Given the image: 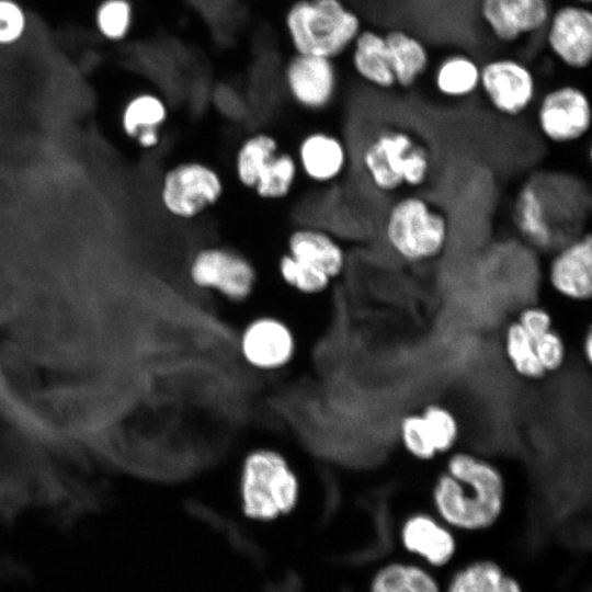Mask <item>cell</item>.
I'll list each match as a JSON object with an SVG mask.
<instances>
[{
    "mask_svg": "<svg viewBox=\"0 0 592 592\" xmlns=\"http://www.w3.org/2000/svg\"><path fill=\"white\" fill-rule=\"evenodd\" d=\"M505 481L489 460L468 452L452 454L446 470L433 485L431 497L440 519L449 527L475 532L487 530L501 516Z\"/></svg>",
    "mask_w": 592,
    "mask_h": 592,
    "instance_id": "1",
    "label": "cell"
},
{
    "mask_svg": "<svg viewBox=\"0 0 592 592\" xmlns=\"http://www.w3.org/2000/svg\"><path fill=\"white\" fill-rule=\"evenodd\" d=\"M358 162L373 191L391 198L421 192L431 183L436 169L431 144L411 128L397 124L372 130L362 144Z\"/></svg>",
    "mask_w": 592,
    "mask_h": 592,
    "instance_id": "2",
    "label": "cell"
},
{
    "mask_svg": "<svg viewBox=\"0 0 592 592\" xmlns=\"http://www.w3.org/2000/svg\"><path fill=\"white\" fill-rule=\"evenodd\" d=\"M380 228L390 254L407 265L439 260L445 253L452 234L447 212L421 192L392 197L384 212Z\"/></svg>",
    "mask_w": 592,
    "mask_h": 592,
    "instance_id": "3",
    "label": "cell"
},
{
    "mask_svg": "<svg viewBox=\"0 0 592 592\" xmlns=\"http://www.w3.org/2000/svg\"><path fill=\"white\" fill-rule=\"evenodd\" d=\"M294 53L337 59L362 31L360 15L343 0H296L285 13Z\"/></svg>",
    "mask_w": 592,
    "mask_h": 592,
    "instance_id": "4",
    "label": "cell"
},
{
    "mask_svg": "<svg viewBox=\"0 0 592 592\" xmlns=\"http://www.w3.org/2000/svg\"><path fill=\"white\" fill-rule=\"evenodd\" d=\"M555 189L549 175L528 178L515 190L511 205V220L516 234L532 248L547 253L585 231L581 221L566 215V212L574 215L582 210L566 207V198Z\"/></svg>",
    "mask_w": 592,
    "mask_h": 592,
    "instance_id": "5",
    "label": "cell"
},
{
    "mask_svg": "<svg viewBox=\"0 0 592 592\" xmlns=\"http://www.w3.org/2000/svg\"><path fill=\"white\" fill-rule=\"evenodd\" d=\"M243 513L270 521L289 513L296 505L299 485L286 459L270 449H258L243 462L240 479Z\"/></svg>",
    "mask_w": 592,
    "mask_h": 592,
    "instance_id": "6",
    "label": "cell"
},
{
    "mask_svg": "<svg viewBox=\"0 0 592 592\" xmlns=\"http://www.w3.org/2000/svg\"><path fill=\"white\" fill-rule=\"evenodd\" d=\"M226 189L225 177L216 166L202 159H184L163 172L159 198L170 217L192 221L217 206Z\"/></svg>",
    "mask_w": 592,
    "mask_h": 592,
    "instance_id": "7",
    "label": "cell"
},
{
    "mask_svg": "<svg viewBox=\"0 0 592 592\" xmlns=\"http://www.w3.org/2000/svg\"><path fill=\"white\" fill-rule=\"evenodd\" d=\"M186 277L198 291L215 294L231 304H242L258 289L260 272L247 254L228 246L212 243L192 253Z\"/></svg>",
    "mask_w": 592,
    "mask_h": 592,
    "instance_id": "8",
    "label": "cell"
},
{
    "mask_svg": "<svg viewBox=\"0 0 592 592\" xmlns=\"http://www.w3.org/2000/svg\"><path fill=\"white\" fill-rule=\"evenodd\" d=\"M532 110L536 132L551 147L582 144L590 134V98L576 83L562 82L548 88L538 95Z\"/></svg>",
    "mask_w": 592,
    "mask_h": 592,
    "instance_id": "9",
    "label": "cell"
},
{
    "mask_svg": "<svg viewBox=\"0 0 592 592\" xmlns=\"http://www.w3.org/2000/svg\"><path fill=\"white\" fill-rule=\"evenodd\" d=\"M478 92L497 115L508 119L531 112L539 95L534 70L513 56H496L480 65Z\"/></svg>",
    "mask_w": 592,
    "mask_h": 592,
    "instance_id": "10",
    "label": "cell"
},
{
    "mask_svg": "<svg viewBox=\"0 0 592 592\" xmlns=\"http://www.w3.org/2000/svg\"><path fill=\"white\" fill-rule=\"evenodd\" d=\"M287 96L304 112L327 111L339 91V71L334 59L294 53L283 70Z\"/></svg>",
    "mask_w": 592,
    "mask_h": 592,
    "instance_id": "11",
    "label": "cell"
},
{
    "mask_svg": "<svg viewBox=\"0 0 592 592\" xmlns=\"http://www.w3.org/2000/svg\"><path fill=\"white\" fill-rule=\"evenodd\" d=\"M550 55L566 69L583 71L592 60V12L589 5L567 1L551 9L544 29Z\"/></svg>",
    "mask_w": 592,
    "mask_h": 592,
    "instance_id": "12",
    "label": "cell"
},
{
    "mask_svg": "<svg viewBox=\"0 0 592 592\" xmlns=\"http://www.w3.org/2000/svg\"><path fill=\"white\" fill-rule=\"evenodd\" d=\"M544 281L557 297L576 304L592 297V236L585 230L547 253Z\"/></svg>",
    "mask_w": 592,
    "mask_h": 592,
    "instance_id": "13",
    "label": "cell"
},
{
    "mask_svg": "<svg viewBox=\"0 0 592 592\" xmlns=\"http://www.w3.org/2000/svg\"><path fill=\"white\" fill-rule=\"evenodd\" d=\"M293 153L300 178L317 186H329L339 182L351 163V152L345 139L325 128L305 132L296 141Z\"/></svg>",
    "mask_w": 592,
    "mask_h": 592,
    "instance_id": "14",
    "label": "cell"
},
{
    "mask_svg": "<svg viewBox=\"0 0 592 592\" xmlns=\"http://www.w3.org/2000/svg\"><path fill=\"white\" fill-rule=\"evenodd\" d=\"M549 0H479V15L489 34L503 45H514L543 32Z\"/></svg>",
    "mask_w": 592,
    "mask_h": 592,
    "instance_id": "15",
    "label": "cell"
},
{
    "mask_svg": "<svg viewBox=\"0 0 592 592\" xmlns=\"http://www.w3.org/2000/svg\"><path fill=\"white\" fill-rule=\"evenodd\" d=\"M240 351L257 368H280L293 357L295 351L293 330L275 316L255 317L241 332Z\"/></svg>",
    "mask_w": 592,
    "mask_h": 592,
    "instance_id": "16",
    "label": "cell"
},
{
    "mask_svg": "<svg viewBox=\"0 0 592 592\" xmlns=\"http://www.w3.org/2000/svg\"><path fill=\"white\" fill-rule=\"evenodd\" d=\"M285 251L321 270L333 282L344 274L348 265V253L342 242L319 227L300 226L292 229L285 239Z\"/></svg>",
    "mask_w": 592,
    "mask_h": 592,
    "instance_id": "17",
    "label": "cell"
},
{
    "mask_svg": "<svg viewBox=\"0 0 592 592\" xmlns=\"http://www.w3.org/2000/svg\"><path fill=\"white\" fill-rule=\"evenodd\" d=\"M403 547L434 567H443L453 558L456 540L449 527L428 513H414L402 523Z\"/></svg>",
    "mask_w": 592,
    "mask_h": 592,
    "instance_id": "18",
    "label": "cell"
},
{
    "mask_svg": "<svg viewBox=\"0 0 592 592\" xmlns=\"http://www.w3.org/2000/svg\"><path fill=\"white\" fill-rule=\"evenodd\" d=\"M170 110L162 96L141 92L132 96L122 113V128L137 147L152 150L160 146Z\"/></svg>",
    "mask_w": 592,
    "mask_h": 592,
    "instance_id": "19",
    "label": "cell"
},
{
    "mask_svg": "<svg viewBox=\"0 0 592 592\" xmlns=\"http://www.w3.org/2000/svg\"><path fill=\"white\" fill-rule=\"evenodd\" d=\"M349 52L352 69L361 80L382 91L396 88L384 33L362 29Z\"/></svg>",
    "mask_w": 592,
    "mask_h": 592,
    "instance_id": "20",
    "label": "cell"
},
{
    "mask_svg": "<svg viewBox=\"0 0 592 592\" xmlns=\"http://www.w3.org/2000/svg\"><path fill=\"white\" fill-rule=\"evenodd\" d=\"M396 87L412 89L430 67V53L418 36L402 29L384 33Z\"/></svg>",
    "mask_w": 592,
    "mask_h": 592,
    "instance_id": "21",
    "label": "cell"
},
{
    "mask_svg": "<svg viewBox=\"0 0 592 592\" xmlns=\"http://www.w3.org/2000/svg\"><path fill=\"white\" fill-rule=\"evenodd\" d=\"M282 148L280 138L270 130H257L244 136L232 153L231 169L237 184L252 192L266 163Z\"/></svg>",
    "mask_w": 592,
    "mask_h": 592,
    "instance_id": "22",
    "label": "cell"
},
{
    "mask_svg": "<svg viewBox=\"0 0 592 592\" xmlns=\"http://www.w3.org/2000/svg\"><path fill=\"white\" fill-rule=\"evenodd\" d=\"M480 64L470 55L453 53L435 66L432 77L437 95L449 101L471 98L479 91Z\"/></svg>",
    "mask_w": 592,
    "mask_h": 592,
    "instance_id": "23",
    "label": "cell"
},
{
    "mask_svg": "<svg viewBox=\"0 0 592 592\" xmlns=\"http://www.w3.org/2000/svg\"><path fill=\"white\" fill-rule=\"evenodd\" d=\"M300 179L293 150L281 148L260 172L252 194L261 202L287 200Z\"/></svg>",
    "mask_w": 592,
    "mask_h": 592,
    "instance_id": "24",
    "label": "cell"
},
{
    "mask_svg": "<svg viewBox=\"0 0 592 592\" xmlns=\"http://www.w3.org/2000/svg\"><path fill=\"white\" fill-rule=\"evenodd\" d=\"M447 592H522V589L499 565L490 560H479L457 571Z\"/></svg>",
    "mask_w": 592,
    "mask_h": 592,
    "instance_id": "25",
    "label": "cell"
},
{
    "mask_svg": "<svg viewBox=\"0 0 592 592\" xmlns=\"http://www.w3.org/2000/svg\"><path fill=\"white\" fill-rule=\"evenodd\" d=\"M275 272L285 287L303 296H320L327 293L333 283L325 272L294 258L286 251L277 255Z\"/></svg>",
    "mask_w": 592,
    "mask_h": 592,
    "instance_id": "26",
    "label": "cell"
},
{
    "mask_svg": "<svg viewBox=\"0 0 592 592\" xmlns=\"http://www.w3.org/2000/svg\"><path fill=\"white\" fill-rule=\"evenodd\" d=\"M371 592H441L436 580L424 569L392 562L373 578Z\"/></svg>",
    "mask_w": 592,
    "mask_h": 592,
    "instance_id": "27",
    "label": "cell"
},
{
    "mask_svg": "<svg viewBox=\"0 0 592 592\" xmlns=\"http://www.w3.org/2000/svg\"><path fill=\"white\" fill-rule=\"evenodd\" d=\"M504 350L514 371L528 379H540L546 375L535 352L534 341L514 319L504 329Z\"/></svg>",
    "mask_w": 592,
    "mask_h": 592,
    "instance_id": "28",
    "label": "cell"
},
{
    "mask_svg": "<svg viewBox=\"0 0 592 592\" xmlns=\"http://www.w3.org/2000/svg\"><path fill=\"white\" fill-rule=\"evenodd\" d=\"M437 454L449 452L459 436V424L455 414L444 406L428 405L421 412Z\"/></svg>",
    "mask_w": 592,
    "mask_h": 592,
    "instance_id": "29",
    "label": "cell"
},
{
    "mask_svg": "<svg viewBox=\"0 0 592 592\" xmlns=\"http://www.w3.org/2000/svg\"><path fill=\"white\" fill-rule=\"evenodd\" d=\"M399 433L405 449L415 459L426 462L437 455L421 413L405 415L400 421Z\"/></svg>",
    "mask_w": 592,
    "mask_h": 592,
    "instance_id": "30",
    "label": "cell"
},
{
    "mask_svg": "<svg viewBox=\"0 0 592 592\" xmlns=\"http://www.w3.org/2000/svg\"><path fill=\"white\" fill-rule=\"evenodd\" d=\"M133 21L128 0H105L96 10L95 22L100 33L113 41L127 35Z\"/></svg>",
    "mask_w": 592,
    "mask_h": 592,
    "instance_id": "31",
    "label": "cell"
},
{
    "mask_svg": "<svg viewBox=\"0 0 592 592\" xmlns=\"http://www.w3.org/2000/svg\"><path fill=\"white\" fill-rule=\"evenodd\" d=\"M538 361L547 373L557 372L566 361V344L561 334L554 328L534 341Z\"/></svg>",
    "mask_w": 592,
    "mask_h": 592,
    "instance_id": "32",
    "label": "cell"
},
{
    "mask_svg": "<svg viewBox=\"0 0 592 592\" xmlns=\"http://www.w3.org/2000/svg\"><path fill=\"white\" fill-rule=\"evenodd\" d=\"M26 18L12 0H0V44H12L24 33Z\"/></svg>",
    "mask_w": 592,
    "mask_h": 592,
    "instance_id": "33",
    "label": "cell"
},
{
    "mask_svg": "<svg viewBox=\"0 0 592 592\" xmlns=\"http://www.w3.org/2000/svg\"><path fill=\"white\" fill-rule=\"evenodd\" d=\"M533 341L553 329L554 318L544 306L528 305L523 307L515 319Z\"/></svg>",
    "mask_w": 592,
    "mask_h": 592,
    "instance_id": "34",
    "label": "cell"
},
{
    "mask_svg": "<svg viewBox=\"0 0 592 592\" xmlns=\"http://www.w3.org/2000/svg\"><path fill=\"white\" fill-rule=\"evenodd\" d=\"M582 351L588 363H591L592 360V330L591 327L588 328L582 343Z\"/></svg>",
    "mask_w": 592,
    "mask_h": 592,
    "instance_id": "35",
    "label": "cell"
},
{
    "mask_svg": "<svg viewBox=\"0 0 592 592\" xmlns=\"http://www.w3.org/2000/svg\"><path fill=\"white\" fill-rule=\"evenodd\" d=\"M568 1L576 2V3H580V4H583V5H589V7H590L592 0H568Z\"/></svg>",
    "mask_w": 592,
    "mask_h": 592,
    "instance_id": "36",
    "label": "cell"
}]
</instances>
